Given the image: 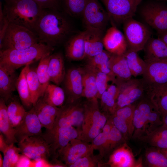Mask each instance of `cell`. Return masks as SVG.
Returning a JSON list of instances; mask_svg holds the SVG:
<instances>
[{
	"label": "cell",
	"instance_id": "obj_1",
	"mask_svg": "<svg viewBox=\"0 0 167 167\" xmlns=\"http://www.w3.org/2000/svg\"><path fill=\"white\" fill-rule=\"evenodd\" d=\"M53 10L44 9L35 30L40 42L52 47L63 41L71 30L66 18Z\"/></svg>",
	"mask_w": 167,
	"mask_h": 167
},
{
	"label": "cell",
	"instance_id": "obj_2",
	"mask_svg": "<svg viewBox=\"0 0 167 167\" xmlns=\"http://www.w3.org/2000/svg\"><path fill=\"white\" fill-rule=\"evenodd\" d=\"M44 10L34 0H6L3 11L9 23L35 32Z\"/></svg>",
	"mask_w": 167,
	"mask_h": 167
},
{
	"label": "cell",
	"instance_id": "obj_3",
	"mask_svg": "<svg viewBox=\"0 0 167 167\" xmlns=\"http://www.w3.org/2000/svg\"><path fill=\"white\" fill-rule=\"evenodd\" d=\"M160 114L146 95L139 100L134 111L133 138L139 139L157 128Z\"/></svg>",
	"mask_w": 167,
	"mask_h": 167
},
{
	"label": "cell",
	"instance_id": "obj_4",
	"mask_svg": "<svg viewBox=\"0 0 167 167\" xmlns=\"http://www.w3.org/2000/svg\"><path fill=\"white\" fill-rule=\"evenodd\" d=\"M53 49L39 42L23 49L0 50V64L15 70L22 66L40 60L43 57L51 54Z\"/></svg>",
	"mask_w": 167,
	"mask_h": 167
},
{
	"label": "cell",
	"instance_id": "obj_5",
	"mask_svg": "<svg viewBox=\"0 0 167 167\" xmlns=\"http://www.w3.org/2000/svg\"><path fill=\"white\" fill-rule=\"evenodd\" d=\"M83 106L84 119L77 138L89 143L101 131L108 119L100 111L97 98L88 100Z\"/></svg>",
	"mask_w": 167,
	"mask_h": 167
},
{
	"label": "cell",
	"instance_id": "obj_6",
	"mask_svg": "<svg viewBox=\"0 0 167 167\" xmlns=\"http://www.w3.org/2000/svg\"><path fill=\"white\" fill-rule=\"evenodd\" d=\"M36 34L30 29L9 23L2 43L1 50H21L39 42Z\"/></svg>",
	"mask_w": 167,
	"mask_h": 167
},
{
	"label": "cell",
	"instance_id": "obj_7",
	"mask_svg": "<svg viewBox=\"0 0 167 167\" xmlns=\"http://www.w3.org/2000/svg\"><path fill=\"white\" fill-rule=\"evenodd\" d=\"M123 29L127 49L136 52L143 50L152 33L148 27L133 18L123 23Z\"/></svg>",
	"mask_w": 167,
	"mask_h": 167
},
{
	"label": "cell",
	"instance_id": "obj_8",
	"mask_svg": "<svg viewBox=\"0 0 167 167\" xmlns=\"http://www.w3.org/2000/svg\"><path fill=\"white\" fill-rule=\"evenodd\" d=\"M140 14L146 24L157 34L167 31V5L165 2H148L142 6Z\"/></svg>",
	"mask_w": 167,
	"mask_h": 167
},
{
	"label": "cell",
	"instance_id": "obj_9",
	"mask_svg": "<svg viewBox=\"0 0 167 167\" xmlns=\"http://www.w3.org/2000/svg\"><path fill=\"white\" fill-rule=\"evenodd\" d=\"M116 83L119 86L120 90L114 111L135 103L145 95V85L142 79H131L124 81L117 80Z\"/></svg>",
	"mask_w": 167,
	"mask_h": 167
},
{
	"label": "cell",
	"instance_id": "obj_10",
	"mask_svg": "<svg viewBox=\"0 0 167 167\" xmlns=\"http://www.w3.org/2000/svg\"><path fill=\"white\" fill-rule=\"evenodd\" d=\"M82 15L86 29L103 33L110 18L97 0H87Z\"/></svg>",
	"mask_w": 167,
	"mask_h": 167
},
{
	"label": "cell",
	"instance_id": "obj_11",
	"mask_svg": "<svg viewBox=\"0 0 167 167\" xmlns=\"http://www.w3.org/2000/svg\"><path fill=\"white\" fill-rule=\"evenodd\" d=\"M79 134L78 130L73 126H70L46 130L41 135L50 146L51 156L56 159L59 152L71 140L77 138Z\"/></svg>",
	"mask_w": 167,
	"mask_h": 167
},
{
	"label": "cell",
	"instance_id": "obj_12",
	"mask_svg": "<svg viewBox=\"0 0 167 167\" xmlns=\"http://www.w3.org/2000/svg\"><path fill=\"white\" fill-rule=\"evenodd\" d=\"M105 5L110 19L115 22L123 23L133 18L143 0H101Z\"/></svg>",
	"mask_w": 167,
	"mask_h": 167
},
{
	"label": "cell",
	"instance_id": "obj_13",
	"mask_svg": "<svg viewBox=\"0 0 167 167\" xmlns=\"http://www.w3.org/2000/svg\"><path fill=\"white\" fill-rule=\"evenodd\" d=\"M41 135L31 136L18 142L20 152L33 160H48L51 156L50 146Z\"/></svg>",
	"mask_w": 167,
	"mask_h": 167
},
{
	"label": "cell",
	"instance_id": "obj_14",
	"mask_svg": "<svg viewBox=\"0 0 167 167\" xmlns=\"http://www.w3.org/2000/svg\"><path fill=\"white\" fill-rule=\"evenodd\" d=\"M75 102L59 108L55 123L51 129L61 127L76 126L81 128L84 118V106Z\"/></svg>",
	"mask_w": 167,
	"mask_h": 167
},
{
	"label": "cell",
	"instance_id": "obj_15",
	"mask_svg": "<svg viewBox=\"0 0 167 167\" xmlns=\"http://www.w3.org/2000/svg\"><path fill=\"white\" fill-rule=\"evenodd\" d=\"M91 143L78 138L71 140L59 152L61 160L68 166L85 156L93 153Z\"/></svg>",
	"mask_w": 167,
	"mask_h": 167
},
{
	"label": "cell",
	"instance_id": "obj_16",
	"mask_svg": "<svg viewBox=\"0 0 167 167\" xmlns=\"http://www.w3.org/2000/svg\"><path fill=\"white\" fill-rule=\"evenodd\" d=\"M42 127L33 107L26 112L20 123L14 128L15 137L18 142H21L27 137L41 135Z\"/></svg>",
	"mask_w": 167,
	"mask_h": 167
},
{
	"label": "cell",
	"instance_id": "obj_17",
	"mask_svg": "<svg viewBox=\"0 0 167 167\" xmlns=\"http://www.w3.org/2000/svg\"><path fill=\"white\" fill-rule=\"evenodd\" d=\"M146 63L142 78L146 86H156L167 83V58Z\"/></svg>",
	"mask_w": 167,
	"mask_h": 167
},
{
	"label": "cell",
	"instance_id": "obj_18",
	"mask_svg": "<svg viewBox=\"0 0 167 167\" xmlns=\"http://www.w3.org/2000/svg\"><path fill=\"white\" fill-rule=\"evenodd\" d=\"M83 78V71L81 68H71L66 73L63 81L69 103L75 102L82 96Z\"/></svg>",
	"mask_w": 167,
	"mask_h": 167
},
{
	"label": "cell",
	"instance_id": "obj_19",
	"mask_svg": "<svg viewBox=\"0 0 167 167\" xmlns=\"http://www.w3.org/2000/svg\"><path fill=\"white\" fill-rule=\"evenodd\" d=\"M103 41L106 50L113 54H123L127 49L124 34L115 26L111 27L107 30Z\"/></svg>",
	"mask_w": 167,
	"mask_h": 167
},
{
	"label": "cell",
	"instance_id": "obj_20",
	"mask_svg": "<svg viewBox=\"0 0 167 167\" xmlns=\"http://www.w3.org/2000/svg\"><path fill=\"white\" fill-rule=\"evenodd\" d=\"M15 71L0 64V96L6 102L16 89L18 77Z\"/></svg>",
	"mask_w": 167,
	"mask_h": 167
},
{
	"label": "cell",
	"instance_id": "obj_21",
	"mask_svg": "<svg viewBox=\"0 0 167 167\" xmlns=\"http://www.w3.org/2000/svg\"><path fill=\"white\" fill-rule=\"evenodd\" d=\"M33 107L42 127L47 130L51 129L55 123L59 108L47 104L41 97Z\"/></svg>",
	"mask_w": 167,
	"mask_h": 167
},
{
	"label": "cell",
	"instance_id": "obj_22",
	"mask_svg": "<svg viewBox=\"0 0 167 167\" xmlns=\"http://www.w3.org/2000/svg\"><path fill=\"white\" fill-rule=\"evenodd\" d=\"M145 85L146 95L160 114L165 115L167 114V83L156 86Z\"/></svg>",
	"mask_w": 167,
	"mask_h": 167
},
{
	"label": "cell",
	"instance_id": "obj_23",
	"mask_svg": "<svg viewBox=\"0 0 167 167\" xmlns=\"http://www.w3.org/2000/svg\"><path fill=\"white\" fill-rule=\"evenodd\" d=\"M143 50L146 62L167 58V44L158 37H151Z\"/></svg>",
	"mask_w": 167,
	"mask_h": 167
},
{
	"label": "cell",
	"instance_id": "obj_24",
	"mask_svg": "<svg viewBox=\"0 0 167 167\" xmlns=\"http://www.w3.org/2000/svg\"><path fill=\"white\" fill-rule=\"evenodd\" d=\"M85 31L71 38L66 48V56L69 59L81 60L86 58Z\"/></svg>",
	"mask_w": 167,
	"mask_h": 167
},
{
	"label": "cell",
	"instance_id": "obj_25",
	"mask_svg": "<svg viewBox=\"0 0 167 167\" xmlns=\"http://www.w3.org/2000/svg\"><path fill=\"white\" fill-rule=\"evenodd\" d=\"M48 70L50 81L58 86L63 81L66 73L64 58L61 54L51 55Z\"/></svg>",
	"mask_w": 167,
	"mask_h": 167
},
{
	"label": "cell",
	"instance_id": "obj_26",
	"mask_svg": "<svg viewBox=\"0 0 167 167\" xmlns=\"http://www.w3.org/2000/svg\"><path fill=\"white\" fill-rule=\"evenodd\" d=\"M85 45L86 58L92 57L103 51V33L86 29Z\"/></svg>",
	"mask_w": 167,
	"mask_h": 167
},
{
	"label": "cell",
	"instance_id": "obj_27",
	"mask_svg": "<svg viewBox=\"0 0 167 167\" xmlns=\"http://www.w3.org/2000/svg\"><path fill=\"white\" fill-rule=\"evenodd\" d=\"M109 65L117 80L124 81L131 79L132 75L124 54L118 55L112 54Z\"/></svg>",
	"mask_w": 167,
	"mask_h": 167
},
{
	"label": "cell",
	"instance_id": "obj_28",
	"mask_svg": "<svg viewBox=\"0 0 167 167\" xmlns=\"http://www.w3.org/2000/svg\"><path fill=\"white\" fill-rule=\"evenodd\" d=\"M108 163L115 167H131L135 164L133 154L126 144L121 145L113 152Z\"/></svg>",
	"mask_w": 167,
	"mask_h": 167
},
{
	"label": "cell",
	"instance_id": "obj_29",
	"mask_svg": "<svg viewBox=\"0 0 167 167\" xmlns=\"http://www.w3.org/2000/svg\"><path fill=\"white\" fill-rule=\"evenodd\" d=\"M0 131L5 137L8 144L18 143L15 137V129L10 121L6 102L1 98L0 99Z\"/></svg>",
	"mask_w": 167,
	"mask_h": 167
},
{
	"label": "cell",
	"instance_id": "obj_30",
	"mask_svg": "<svg viewBox=\"0 0 167 167\" xmlns=\"http://www.w3.org/2000/svg\"><path fill=\"white\" fill-rule=\"evenodd\" d=\"M82 97L88 100L97 98L98 91L94 72L87 65L83 69Z\"/></svg>",
	"mask_w": 167,
	"mask_h": 167
},
{
	"label": "cell",
	"instance_id": "obj_31",
	"mask_svg": "<svg viewBox=\"0 0 167 167\" xmlns=\"http://www.w3.org/2000/svg\"><path fill=\"white\" fill-rule=\"evenodd\" d=\"M120 90L118 84L112 83L101 95V104L104 110L111 114L115 110L116 103Z\"/></svg>",
	"mask_w": 167,
	"mask_h": 167
},
{
	"label": "cell",
	"instance_id": "obj_32",
	"mask_svg": "<svg viewBox=\"0 0 167 167\" xmlns=\"http://www.w3.org/2000/svg\"><path fill=\"white\" fill-rule=\"evenodd\" d=\"M41 97L47 104L56 107H60L62 106L65 100V93L58 85L49 84Z\"/></svg>",
	"mask_w": 167,
	"mask_h": 167
},
{
	"label": "cell",
	"instance_id": "obj_33",
	"mask_svg": "<svg viewBox=\"0 0 167 167\" xmlns=\"http://www.w3.org/2000/svg\"><path fill=\"white\" fill-rule=\"evenodd\" d=\"M124 55L132 75L135 77L142 75L147 63L139 57L138 52L127 49Z\"/></svg>",
	"mask_w": 167,
	"mask_h": 167
},
{
	"label": "cell",
	"instance_id": "obj_34",
	"mask_svg": "<svg viewBox=\"0 0 167 167\" xmlns=\"http://www.w3.org/2000/svg\"><path fill=\"white\" fill-rule=\"evenodd\" d=\"M113 125L111 118L107 120L101 131L94 139L91 143L94 150H98L100 155L103 157L106 155L109 134Z\"/></svg>",
	"mask_w": 167,
	"mask_h": 167
},
{
	"label": "cell",
	"instance_id": "obj_35",
	"mask_svg": "<svg viewBox=\"0 0 167 167\" xmlns=\"http://www.w3.org/2000/svg\"><path fill=\"white\" fill-rule=\"evenodd\" d=\"M30 65H28L27 69L26 77L32 103L34 106L41 97V88L36 68H31Z\"/></svg>",
	"mask_w": 167,
	"mask_h": 167
},
{
	"label": "cell",
	"instance_id": "obj_36",
	"mask_svg": "<svg viewBox=\"0 0 167 167\" xmlns=\"http://www.w3.org/2000/svg\"><path fill=\"white\" fill-rule=\"evenodd\" d=\"M29 64L25 66L18 77L16 89L23 105L27 107L32 105L26 77V72Z\"/></svg>",
	"mask_w": 167,
	"mask_h": 167
},
{
	"label": "cell",
	"instance_id": "obj_37",
	"mask_svg": "<svg viewBox=\"0 0 167 167\" xmlns=\"http://www.w3.org/2000/svg\"><path fill=\"white\" fill-rule=\"evenodd\" d=\"M153 147L167 149V129L159 130L157 128L147 135L139 139Z\"/></svg>",
	"mask_w": 167,
	"mask_h": 167
},
{
	"label": "cell",
	"instance_id": "obj_38",
	"mask_svg": "<svg viewBox=\"0 0 167 167\" xmlns=\"http://www.w3.org/2000/svg\"><path fill=\"white\" fill-rule=\"evenodd\" d=\"M51 55L48 54L42 57L36 68L37 75L40 85L41 97L43 96L50 81L48 67Z\"/></svg>",
	"mask_w": 167,
	"mask_h": 167
},
{
	"label": "cell",
	"instance_id": "obj_39",
	"mask_svg": "<svg viewBox=\"0 0 167 167\" xmlns=\"http://www.w3.org/2000/svg\"><path fill=\"white\" fill-rule=\"evenodd\" d=\"M8 117L12 126H17L24 118L26 111L18 101H12L7 106Z\"/></svg>",
	"mask_w": 167,
	"mask_h": 167
},
{
	"label": "cell",
	"instance_id": "obj_40",
	"mask_svg": "<svg viewBox=\"0 0 167 167\" xmlns=\"http://www.w3.org/2000/svg\"><path fill=\"white\" fill-rule=\"evenodd\" d=\"M146 161L148 165L152 167H167V158L162 154L153 149H148L145 153Z\"/></svg>",
	"mask_w": 167,
	"mask_h": 167
},
{
	"label": "cell",
	"instance_id": "obj_41",
	"mask_svg": "<svg viewBox=\"0 0 167 167\" xmlns=\"http://www.w3.org/2000/svg\"><path fill=\"white\" fill-rule=\"evenodd\" d=\"M20 152L19 148L16 147L14 144H9L3 153V167H13L16 166L19 159Z\"/></svg>",
	"mask_w": 167,
	"mask_h": 167
},
{
	"label": "cell",
	"instance_id": "obj_42",
	"mask_svg": "<svg viewBox=\"0 0 167 167\" xmlns=\"http://www.w3.org/2000/svg\"><path fill=\"white\" fill-rule=\"evenodd\" d=\"M95 73L97 87L98 99H100L102 94L107 89L109 81L115 83V81L109 76L97 70V69L87 65Z\"/></svg>",
	"mask_w": 167,
	"mask_h": 167
},
{
	"label": "cell",
	"instance_id": "obj_43",
	"mask_svg": "<svg viewBox=\"0 0 167 167\" xmlns=\"http://www.w3.org/2000/svg\"><path fill=\"white\" fill-rule=\"evenodd\" d=\"M135 104L136 103L118 108L111 114H114L125 120L133 131V118Z\"/></svg>",
	"mask_w": 167,
	"mask_h": 167
},
{
	"label": "cell",
	"instance_id": "obj_44",
	"mask_svg": "<svg viewBox=\"0 0 167 167\" xmlns=\"http://www.w3.org/2000/svg\"><path fill=\"white\" fill-rule=\"evenodd\" d=\"M101 157L94 155L93 153L85 156L79 159L69 165L71 167H95L102 165L100 161Z\"/></svg>",
	"mask_w": 167,
	"mask_h": 167
},
{
	"label": "cell",
	"instance_id": "obj_45",
	"mask_svg": "<svg viewBox=\"0 0 167 167\" xmlns=\"http://www.w3.org/2000/svg\"><path fill=\"white\" fill-rule=\"evenodd\" d=\"M87 1V0H64L66 11L73 16L82 14Z\"/></svg>",
	"mask_w": 167,
	"mask_h": 167
},
{
	"label": "cell",
	"instance_id": "obj_46",
	"mask_svg": "<svg viewBox=\"0 0 167 167\" xmlns=\"http://www.w3.org/2000/svg\"><path fill=\"white\" fill-rule=\"evenodd\" d=\"M125 140L122 134L113 124L109 134L106 154Z\"/></svg>",
	"mask_w": 167,
	"mask_h": 167
},
{
	"label": "cell",
	"instance_id": "obj_47",
	"mask_svg": "<svg viewBox=\"0 0 167 167\" xmlns=\"http://www.w3.org/2000/svg\"><path fill=\"white\" fill-rule=\"evenodd\" d=\"M110 117L113 125L121 132L126 140L132 137L134 131L125 120L114 114H111Z\"/></svg>",
	"mask_w": 167,
	"mask_h": 167
},
{
	"label": "cell",
	"instance_id": "obj_48",
	"mask_svg": "<svg viewBox=\"0 0 167 167\" xmlns=\"http://www.w3.org/2000/svg\"><path fill=\"white\" fill-rule=\"evenodd\" d=\"M112 54L107 51L103 50L96 55L88 58L87 65L92 67L97 68L109 62Z\"/></svg>",
	"mask_w": 167,
	"mask_h": 167
},
{
	"label": "cell",
	"instance_id": "obj_49",
	"mask_svg": "<svg viewBox=\"0 0 167 167\" xmlns=\"http://www.w3.org/2000/svg\"><path fill=\"white\" fill-rule=\"evenodd\" d=\"M44 9L55 10L58 6L59 0H34Z\"/></svg>",
	"mask_w": 167,
	"mask_h": 167
},
{
	"label": "cell",
	"instance_id": "obj_50",
	"mask_svg": "<svg viewBox=\"0 0 167 167\" xmlns=\"http://www.w3.org/2000/svg\"><path fill=\"white\" fill-rule=\"evenodd\" d=\"M30 159L23 154L20 156L16 167H33V162L31 161Z\"/></svg>",
	"mask_w": 167,
	"mask_h": 167
},
{
	"label": "cell",
	"instance_id": "obj_51",
	"mask_svg": "<svg viewBox=\"0 0 167 167\" xmlns=\"http://www.w3.org/2000/svg\"><path fill=\"white\" fill-rule=\"evenodd\" d=\"M8 144L4 139L3 135L1 133L0 134V151L3 153L8 147Z\"/></svg>",
	"mask_w": 167,
	"mask_h": 167
},
{
	"label": "cell",
	"instance_id": "obj_52",
	"mask_svg": "<svg viewBox=\"0 0 167 167\" xmlns=\"http://www.w3.org/2000/svg\"><path fill=\"white\" fill-rule=\"evenodd\" d=\"M158 38L161 39L167 44V31L158 34Z\"/></svg>",
	"mask_w": 167,
	"mask_h": 167
},
{
	"label": "cell",
	"instance_id": "obj_53",
	"mask_svg": "<svg viewBox=\"0 0 167 167\" xmlns=\"http://www.w3.org/2000/svg\"><path fill=\"white\" fill-rule=\"evenodd\" d=\"M3 159L2 158V157L1 154H0V167H3Z\"/></svg>",
	"mask_w": 167,
	"mask_h": 167
},
{
	"label": "cell",
	"instance_id": "obj_54",
	"mask_svg": "<svg viewBox=\"0 0 167 167\" xmlns=\"http://www.w3.org/2000/svg\"><path fill=\"white\" fill-rule=\"evenodd\" d=\"M164 122L166 127H167V114L165 115Z\"/></svg>",
	"mask_w": 167,
	"mask_h": 167
},
{
	"label": "cell",
	"instance_id": "obj_55",
	"mask_svg": "<svg viewBox=\"0 0 167 167\" xmlns=\"http://www.w3.org/2000/svg\"><path fill=\"white\" fill-rule=\"evenodd\" d=\"M162 0L164 1L167 2V0Z\"/></svg>",
	"mask_w": 167,
	"mask_h": 167
},
{
	"label": "cell",
	"instance_id": "obj_56",
	"mask_svg": "<svg viewBox=\"0 0 167 167\" xmlns=\"http://www.w3.org/2000/svg\"><path fill=\"white\" fill-rule=\"evenodd\" d=\"M166 157L167 158V152L166 153Z\"/></svg>",
	"mask_w": 167,
	"mask_h": 167
}]
</instances>
